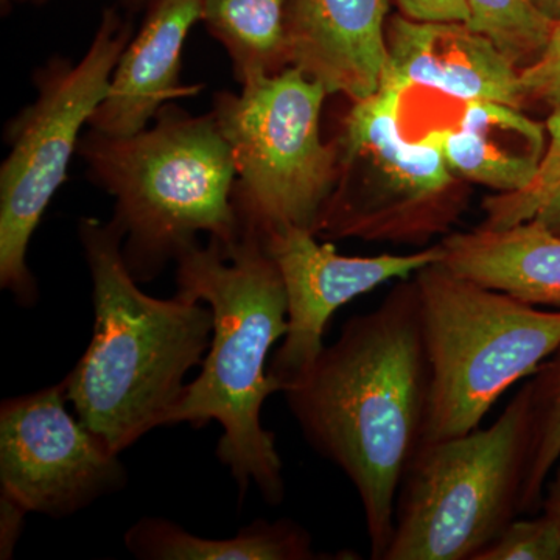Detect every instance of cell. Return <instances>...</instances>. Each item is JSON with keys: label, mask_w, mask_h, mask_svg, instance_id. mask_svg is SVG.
I'll return each instance as SVG.
<instances>
[{"label": "cell", "mask_w": 560, "mask_h": 560, "mask_svg": "<svg viewBox=\"0 0 560 560\" xmlns=\"http://www.w3.org/2000/svg\"><path fill=\"white\" fill-rule=\"evenodd\" d=\"M283 394L308 444L359 493L371 559L383 560L401 478L429 416L430 363L415 280L400 279L375 311L352 316Z\"/></svg>", "instance_id": "1"}, {"label": "cell", "mask_w": 560, "mask_h": 560, "mask_svg": "<svg viewBox=\"0 0 560 560\" xmlns=\"http://www.w3.org/2000/svg\"><path fill=\"white\" fill-rule=\"evenodd\" d=\"M179 296L206 302L213 313L212 340L201 374L187 383L167 425L200 427L217 420L223 436L217 456L237 481L242 495L250 482L271 506L285 495L282 459L275 434L260 422L265 400L282 388L268 370L276 341L285 337L287 293L265 242L242 231L234 245L210 237L176 259Z\"/></svg>", "instance_id": "2"}, {"label": "cell", "mask_w": 560, "mask_h": 560, "mask_svg": "<svg viewBox=\"0 0 560 560\" xmlns=\"http://www.w3.org/2000/svg\"><path fill=\"white\" fill-rule=\"evenodd\" d=\"M92 276L94 335L65 383L77 418L120 455L167 418L183 397L187 372L201 364L213 313L176 294L156 300L139 290L113 220H80Z\"/></svg>", "instance_id": "3"}, {"label": "cell", "mask_w": 560, "mask_h": 560, "mask_svg": "<svg viewBox=\"0 0 560 560\" xmlns=\"http://www.w3.org/2000/svg\"><path fill=\"white\" fill-rule=\"evenodd\" d=\"M77 153L88 178L116 198L132 278L150 282L208 232L223 245L241 238L234 160L212 113L194 116L168 103L153 127L132 136L86 132Z\"/></svg>", "instance_id": "4"}, {"label": "cell", "mask_w": 560, "mask_h": 560, "mask_svg": "<svg viewBox=\"0 0 560 560\" xmlns=\"http://www.w3.org/2000/svg\"><path fill=\"white\" fill-rule=\"evenodd\" d=\"M430 363L422 444L480 429L515 383L533 377L560 348V311H544L448 270L412 276Z\"/></svg>", "instance_id": "5"}, {"label": "cell", "mask_w": 560, "mask_h": 560, "mask_svg": "<svg viewBox=\"0 0 560 560\" xmlns=\"http://www.w3.org/2000/svg\"><path fill=\"white\" fill-rule=\"evenodd\" d=\"M528 385L488 427L420 444L401 478L383 560H475L522 515Z\"/></svg>", "instance_id": "6"}, {"label": "cell", "mask_w": 560, "mask_h": 560, "mask_svg": "<svg viewBox=\"0 0 560 560\" xmlns=\"http://www.w3.org/2000/svg\"><path fill=\"white\" fill-rule=\"evenodd\" d=\"M401 91L382 86L350 102L334 142L337 178L316 235L423 245L444 234L466 209V180L453 175L429 140L401 132Z\"/></svg>", "instance_id": "7"}, {"label": "cell", "mask_w": 560, "mask_h": 560, "mask_svg": "<svg viewBox=\"0 0 560 560\" xmlns=\"http://www.w3.org/2000/svg\"><path fill=\"white\" fill-rule=\"evenodd\" d=\"M327 95L293 66L246 80L241 94L217 92L212 114L237 171L232 201L241 232L316 234L337 178L334 142L320 136Z\"/></svg>", "instance_id": "8"}, {"label": "cell", "mask_w": 560, "mask_h": 560, "mask_svg": "<svg viewBox=\"0 0 560 560\" xmlns=\"http://www.w3.org/2000/svg\"><path fill=\"white\" fill-rule=\"evenodd\" d=\"M131 27L114 10L105 11L101 27L83 60L54 57L36 70L38 98L7 125L10 154L0 168V285L21 305L35 304V278L27 249L51 198L68 179L81 128L105 101Z\"/></svg>", "instance_id": "9"}, {"label": "cell", "mask_w": 560, "mask_h": 560, "mask_svg": "<svg viewBox=\"0 0 560 560\" xmlns=\"http://www.w3.org/2000/svg\"><path fill=\"white\" fill-rule=\"evenodd\" d=\"M65 383L0 408L2 510L68 517L127 485L119 455L66 408Z\"/></svg>", "instance_id": "10"}, {"label": "cell", "mask_w": 560, "mask_h": 560, "mask_svg": "<svg viewBox=\"0 0 560 560\" xmlns=\"http://www.w3.org/2000/svg\"><path fill=\"white\" fill-rule=\"evenodd\" d=\"M316 238L302 228H285L261 238L278 265L289 305V327L270 364L282 393L318 360L326 348L327 323L338 308L388 280L410 279L427 265L442 260L441 245L408 256L348 257L338 254L334 243Z\"/></svg>", "instance_id": "11"}, {"label": "cell", "mask_w": 560, "mask_h": 560, "mask_svg": "<svg viewBox=\"0 0 560 560\" xmlns=\"http://www.w3.org/2000/svg\"><path fill=\"white\" fill-rule=\"evenodd\" d=\"M386 43L382 86L415 88L456 102H493L515 108L526 102L521 69L466 22L416 21L394 14L386 25Z\"/></svg>", "instance_id": "12"}, {"label": "cell", "mask_w": 560, "mask_h": 560, "mask_svg": "<svg viewBox=\"0 0 560 560\" xmlns=\"http://www.w3.org/2000/svg\"><path fill=\"white\" fill-rule=\"evenodd\" d=\"M389 0H287L290 66L350 102L381 90Z\"/></svg>", "instance_id": "13"}, {"label": "cell", "mask_w": 560, "mask_h": 560, "mask_svg": "<svg viewBox=\"0 0 560 560\" xmlns=\"http://www.w3.org/2000/svg\"><path fill=\"white\" fill-rule=\"evenodd\" d=\"M202 0H153L145 22L121 54L108 94L92 114V130L132 136L176 98L194 97L202 86L180 83L183 50L201 21Z\"/></svg>", "instance_id": "14"}, {"label": "cell", "mask_w": 560, "mask_h": 560, "mask_svg": "<svg viewBox=\"0 0 560 560\" xmlns=\"http://www.w3.org/2000/svg\"><path fill=\"white\" fill-rule=\"evenodd\" d=\"M419 139L440 147L453 175L499 194L526 189L547 149L545 125L522 108L493 102L463 103L455 127L436 128Z\"/></svg>", "instance_id": "15"}, {"label": "cell", "mask_w": 560, "mask_h": 560, "mask_svg": "<svg viewBox=\"0 0 560 560\" xmlns=\"http://www.w3.org/2000/svg\"><path fill=\"white\" fill-rule=\"evenodd\" d=\"M440 245L441 264L456 275L560 311V235L536 220L456 232Z\"/></svg>", "instance_id": "16"}, {"label": "cell", "mask_w": 560, "mask_h": 560, "mask_svg": "<svg viewBox=\"0 0 560 560\" xmlns=\"http://www.w3.org/2000/svg\"><path fill=\"white\" fill-rule=\"evenodd\" d=\"M125 545L143 560H312L307 529L293 521H257L231 539H202L164 518H142L128 529Z\"/></svg>", "instance_id": "17"}, {"label": "cell", "mask_w": 560, "mask_h": 560, "mask_svg": "<svg viewBox=\"0 0 560 560\" xmlns=\"http://www.w3.org/2000/svg\"><path fill=\"white\" fill-rule=\"evenodd\" d=\"M287 0H202L201 21L226 49L238 83L290 68Z\"/></svg>", "instance_id": "18"}, {"label": "cell", "mask_w": 560, "mask_h": 560, "mask_svg": "<svg viewBox=\"0 0 560 560\" xmlns=\"http://www.w3.org/2000/svg\"><path fill=\"white\" fill-rule=\"evenodd\" d=\"M530 438L522 490V514L540 511L545 486L560 460V348L526 382Z\"/></svg>", "instance_id": "19"}, {"label": "cell", "mask_w": 560, "mask_h": 560, "mask_svg": "<svg viewBox=\"0 0 560 560\" xmlns=\"http://www.w3.org/2000/svg\"><path fill=\"white\" fill-rule=\"evenodd\" d=\"M466 24L481 33L518 69L540 57L555 28L530 0H464Z\"/></svg>", "instance_id": "20"}, {"label": "cell", "mask_w": 560, "mask_h": 560, "mask_svg": "<svg viewBox=\"0 0 560 560\" xmlns=\"http://www.w3.org/2000/svg\"><path fill=\"white\" fill-rule=\"evenodd\" d=\"M547 149L539 172L526 189L515 194H497L486 198L482 209L486 221L481 226L508 228L534 219L541 202L560 184V105L552 108L547 124Z\"/></svg>", "instance_id": "21"}, {"label": "cell", "mask_w": 560, "mask_h": 560, "mask_svg": "<svg viewBox=\"0 0 560 560\" xmlns=\"http://www.w3.org/2000/svg\"><path fill=\"white\" fill-rule=\"evenodd\" d=\"M475 560H560V533L545 512L515 518Z\"/></svg>", "instance_id": "22"}, {"label": "cell", "mask_w": 560, "mask_h": 560, "mask_svg": "<svg viewBox=\"0 0 560 560\" xmlns=\"http://www.w3.org/2000/svg\"><path fill=\"white\" fill-rule=\"evenodd\" d=\"M521 86L525 101L544 102L551 108L560 105V22L540 57L521 70Z\"/></svg>", "instance_id": "23"}, {"label": "cell", "mask_w": 560, "mask_h": 560, "mask_svg": "<svg viewBox=\"0 0 560 560\" xmlns=\"http://www.w3.org/2000/svg\"><path fill=\"white\" fill-rule=\"evenodd\" d=\"M400 13L416 21L467 22L464 0H396Z\"/></svg>", "instance_id": "24"}, {"label": "cell", "mask_w": 560, "mask_h": 560, "mask_svg": "<svg viewBox=\"0 0 560 560\" xmlns=\"http://www.w3.org/2000/svg\"><path fill=\"white\" fill-rule=\"evenodd\" d=\"M540 510L552 518L560 533V460L545 486Z\"/></svg>", "instance_id": "25"}, {"label": "cell", "mask_w": 560, "mask_h": 560, "mask_svg": "<svg viewBox=\"0 0 560 560\" xmlns=\"http://www.w3.org/2000/svg\"><path fill=\"white\" fill-rule=\"evenodd\" d=\"M533 220L560 235V184L548 195L547 200L541 202Z\"/></svg>", "instance_id": "26"}, {"label": "cell", "mask_w": 560, "mask_h": 560, "mask_svg": "<svg viewBox=\"0 0 560 560\" xmlns=\"http://www.w3.org/2000/svg\"><path fill=\"white\" fill-rule=\"evenodd\" d=\"M536 7L537 10L540 11L544 16H547L548 20L558 24L560 22V0H530Z\"/></svg>", "instance_id": "27"}, {"label": "cell", "mask_w": 560, "mask_h": 560, "mask_svg": "<svg viewBox=\"0 0 560 560\" xmlns=\"http://www.w3.org/2000/svg\"><path fill=\"white\" fill-rule=\"evenodd\" d=\"M130 5H140L142 2H147V0H127Z\"/></svg>", "instance_id": "28"}, {"label": "cell", "mask_w": 560, "mask_h": 560, "mask_svg": "<svg viewBox=\"0 0 560 560\" xmlns=\"http://www.w3.org/2000/svg\"><path fill=\"white\" fill-rule=\"evenodd\" d=\"M3 3L11 2V0H2ZM18 2H43V0H18Z\"/></svg>", "instance_id": "29"}]
</instances>
